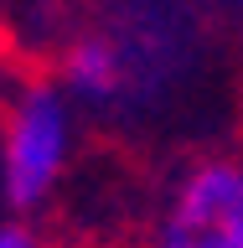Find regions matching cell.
Returning a JSON list of instances; mask_svg holds the SVG:
<instances>
[{
  "mask_svg": "<svg viewBox=\"0 0 243 248\" xmlns=\"http://www.w3.org/2000/svg\"><path fill=\"white\" fill-rule=\"evenodd\" d=\"M0 248H52L36 217H0Z\"/></svg>",
  "mask_w": 243,
  "mask_h": 248,
  "instance_id": "obj_3",
  "label": "cell"
},
{
  "mask_svg": "<svg viewBox=\"0 0 243 248\" xmlns=\"http://www.w3.org/2000/svg\"><path fill=\"white\" fill-rule=\"evenodd\" d=\"M140 248H243V150L186 155L155 191Z\"/></svg>",
  "mask_w": 243,
  "mask_h": 248,
  "instance_id": "obj_2",
  "label": "cell"
},
{
  "mask_svg": "<svg viewBox=\"0 0 243 248\" xmlns=\"http://www.w3.org/2000/svg\"><path fill=\"white\" fill-rule=\"evenodd\" d=\"M83 114L52 73H26L0 93V207L42 217L78 170Z\"/></svg>",
  "mask_w": 243,
  "mask_h": 248,
  "instance_id": "obj_1",
  "label": "cell"
},
{
  "mask_svg": "<svg viewBox=\"0 0 243 248\" xmlns=\"http://www.w3.org/2000/svg\"><path fill=\"white\" fill-rule=\"evenodd\" d=\"M228 5H233V16H238V26H243V0H228Z\"/></svg>",
  "mask_w": 243,
  "mask_h": 248,
  "instance_id": "obj_4",
  "label": "cell"
}]
</instances>
